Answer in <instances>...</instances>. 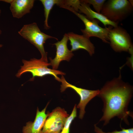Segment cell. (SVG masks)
<instances>
[{
	"mask_svg": "<svg viewBox=\"0 0 133 133\" xmlns=\"http://www.w3.org/2000/svg\"><path fill=\"white\" fill-rule=\"evenodd\" d=\"M120 75L107 82L99 90L98 96L103 103V115L99 122L102 121L104 126L116 117L129 125V116L133 117L128 107L132 98V86L124 82Z\"/></svg>",
	"mask_w": 133,
	"mask_h": 133,
	"instance_id": "cell-1",
	"label": "cell"
},
{
	"mask_svg": "<svg viewBox=\"0 0 133 133\" xmlns=\"http://www.w3.org/2000/svg\"><path fill=\"white\" fill-rule=\"evenodd\" d=\"M22 61L23 65L21 67L16 75L17 77H19L24 73L28 72L31 73L32 75V77L30 80L31 81H33L35 77H42L46 75H51L56 80L60 82V78L58 75L65 74L61 71L48 68V66L50 65V63L41 59L34 58L29 61L23 60Z\"/></svg>",
	"mask_w": 133,
	"mask_h": 133,
	"instance_id": "cell-2",
	"label": "cell"
},
{
	"mask_svg": "<svg viewBox=\"0 0 133 133\" xmlns=\"http://www.w3.org/2000/svg\"><path fill=\"white\" fill-rule=\"evenodd\" d=\"M18 33L38 49L41 55V59L48 62L47 53L44 49V44L48 39H54L58 40L57 38L42 32L35 22L24 25Z\"/></svg>",
	"mask_w": 133,
	"mask_h": 133,
	"instance_id": "cell-3",
	"label": "cell"
},
{
	"mask_svg": "<svg viewBox=\"0 0 133 133\" xmlns=\"http://www.w3.org/2000/svg\"><path fill=\"white\" fill-rule=\"evenodd\" d=\"M133 5L127 0H109L105 2L100 13L112 21L118 23L132 12Z\"/></svg>",
	"mask_w": 133,
	"mask_h": 133,
	"instance_id": "cell-4",
	"label": "cell"
},
{
	"mask_svg": "<svg viewBox=\"0 0 133 133\" xmlns=\"http://www.w3.org/2000/svg\"><path fill=\"white\" fill-rule=\"evenodd\" d=\"M63 8L73 12L84 23L85 28L81 31L84 36L89 38L95 37L100 39L104 43H109L108 34L111 27L104 28L100 26L98 24L99 21L96 19L92 20L89 19L85 16L75 11L71 7L64 6Z\"/></svg>",
	"mask_w": 133,
	"mask_h": 133,
	"instance_id": "cell-5",
	"label": "cell"
},
{
	"mask_svg": "<svg viewBox=\"0 0 133 133\" xmlns=\"http://www.w3.org/2000/svg\"><path fill=\"white\" fill-rule=\"evenodd\" d=\"M47 114L42 129L43 133H60L69 115L64 109L60 107Z\"/></svg>",
	"mask_w": 133,
	"mask_h": 133,
	"instance_id": "cell-6",
	"label": "cell"
},
{
	"mask_svg": "<svg viewBox=\"0 0 133 133\" xmlns=\"http://www.w3.org/2000/svg\"><path fill=\"white\" fill-rule=\"evenodd\" d=\"M112 28L108 34L109 43L112 48L116 52L128 51L133 46L129 34L120 26Z\"/></svg>",
	"mask_w": 133,
	"mask_h": 133,
	"instance_id": "cell-7",
	"label": "cell"
},
{
	"mask_svg": "<svg viewBox=\"0 0 133 133\" xmlns=\"http://www.w3.org/2000/svg\"><path fill=\"white\" fill-rule=\"evenodd\" d=\"M60 82L62 83L61 92L64 91L67 88H70L75 91L80 97V101L76 107L79 109V118L82 119L85 112L86 105L92 99L98 96L99 90H91L78 87L67 82L63 75L60 78Z\"/></svg>",
	"mask_w": 133,
	"mask_h": 133,
	"instance_id": "cell-8",
	"label": "cell"
},
{
	"mask_svg": "<svg viewBox=\"0 0 133 133\" xmlns=\"http://www.w3.org/2000/svg\"><path fill=\"white\" fill-rule=\"evenodd\" d=\"M71 7L75 11L82 13L89 20L96 19L101 21L106 26L110 25L114 27L118 26V23L112 21L101 13H99L92 10L89 4L84 2L82 0H74L72 3Z\"/></svg>",
	"mask_w": 133,
	"mask_h": 133,
	"instance_id": "cell-9",
	"label": "cell"
},
{
	"mask_svg": "<svg viewBox=\"0 0 133 133\" xmlns=\"http://www.w3.org/2000/svg\"><path fill=\"white\" fill-rule=\"evenodd\" d=\"M68 40L67 33H65L62 40L53 44L56 48V55L53 59L50 58L49 63L52 69L56 70L58 68L60 62L62 61L66 60L68 61L74 55L67 47V42Z\"/></svg>",
	"mask_w": 133,
	"mask_h": 133,
	"instance_id": "cell-10",
	"label": "cell"
},
{
	"mask_svg": "<svg viewBox=\"0 0 133 133\" xmlns=\"http://www.w3.org/2000/svg\"><path fill=\"white\" fill-rule=\"evenodd\" d=\"M67 34L71 46L70 50L72 52L82 49L86 50L90 56L94 54L95 47L89 38L83 35H79L72 32L68 33Z\"/></svg>",
	"mask_w": 133,
	"mask_h": 133,
	"instance_id": "cell-11",
	"label": "cell"
},
{
	"mask_svg": "<svg viewBox=\"0 0 133 133\" xmlns=\"http://www.w3.org/2000/svg\"><path fill=\"white\" fill-rule=\"evenodd\" d=\"M48 103L45 107L41 111L37 108L34 120L33 122H27L22 129L23 133H43V128L48 114L46 113Z\"/></svg>",
	"mask_w": 133,
	"mask_h": 133,
	"instance_id": "cell-12",
	"label": "cell"
},
{
	"mask_svg": "<svg viewBox=\"0 0 133 133\" xmlns=\"http://www.w3.org/2000/svg\"><path fill=\"white\" fill-rule=\"evenodd\" d=\"M34 0H12L10 9L13 17L20 18L29 13L33 7Z\"/></svg>",
	"mask_w": 133,
	"mask_h": 133,
	"instance_id": "cell-13",
	"label": "cell"
},
{
	"mask_svg": "<svg viewBox=\"0 0 133 133\" xmlns=\"http://www.w3.org/2000/svg\"><path fill=\"white\" fill-rule=\"evenodd\" d=\"M44 7V15L45 19L44 21V28L47 30L50 27L48 23V19L51 10L54 6L56 5L59 6L62 3V0H40Z\"/></svg>",
	"mask_w": 133,
	"mask_h": 133,
	"instance_id": "cell-14",
	"label": "cell"
},
{
	"mask_svg": "<svg viewBox=\"0 0 133 133\" xmlns=\"http://www.w3.org/2000/svg\"><path fill=\"white\" fill-rule=\"evenodd\" d=\"M77 111L76 104L74 105L70 115L67 118L64 127L60 133H69L70 127L71 123L77 116Z\"/></svg>",
	"mask_w": 133,
	"mask_h": 133,
	"instance_id": "cell-15",
	"label": "cell"
},
{
	"mask_svg": "<svg viewBox=\"0 0 133 133\" xmlns=\"http://www.w3.org/2000/svg\"><path fill=\"white\" fill-rule=\"evenodd\" d=\"M82 1L89 4L92 5L97 12L100 13L105 0H83Z\"/></svg>",
	"mask_w": 133,
	"mask_h": 133,
	"instance_id": "cell-16",
	"label": "cell"
},
{
	"mask_svg": "<svg viewBox=\"0 0 133 133\" xmlns=\"http://www.w3.org/2000/svg\"><path fill=\"white\" fill-rule=\"evenodd\" d=\"M94 131L95 133H133V128H132L125 129L122 128L120 131L115 130L111 132H104L101 129L98 127L96 124L94 125Z\"/></svg>",
	"mask_w": 133,
	"mask_h": 133,
	"instance_id": "cell-17",
	"label": "cell"
},
{
	"mask_svg": "<svg viewBox=\"0 0 133 133\" xmlns=\"http://www.w3.org/2000/svg\"><path fill=\"white\" fill-rule=\"evenodd\" d=\"M2 33V31L0 29V35Z\"/></svg>",
	"mask_w": 133,
	"mask_h": 133,
	"instance_id": "cell-18",
	"label": "cell"
},
{
	"mask_svg": "<svg viewBox=\"0 0 133 133\" xmlns=\"http://www.w3.org/2000/svg\"><path fill=\"white\" fill-rule=\"evenodd\" d=\"M3 45L1 44H0V48L2 47Z\"/></svg>",
	"mask_w": 133,
	"mask_h": 133,
	"instance_id": "cell-19",
	"label": "cell"
},
{
	"mask_svg": "<svg viewBox=\"0 0 133 133\" xmlns=\"http://www.w3.org/2000/svg\"><path fill=\"white\" fill-rule=\"evenodd\" d=\"M1 13V10L0 9V15Z\"/></svg>",
	"mask_w": 133,
	"mask_h": 133,
	"instance_id": "cell-20",
	"label": "cell"
},
{
	"mask_svg": "<svg viewBox=\"0 0 133 133\" xmlns=\"http://www.w3.org/2000/svg\"><path fill=\"white\" fill-rule=\"evenodd\" d=\"M87 133L86 132H84V133Z\"/></svg>",
	"mask_w": 133,
	"mask_h": 133,
	"instance_id": "cell-21",
	"label": "cell"
}]
</instances>
